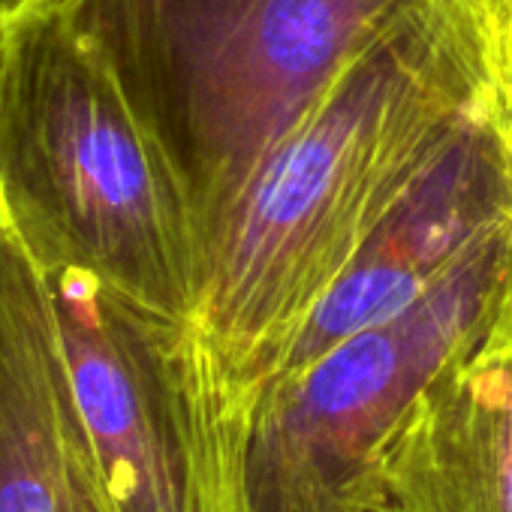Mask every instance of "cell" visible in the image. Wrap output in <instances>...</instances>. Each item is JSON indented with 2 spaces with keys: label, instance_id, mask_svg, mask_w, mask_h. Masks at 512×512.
<instances>
[{
  "label": "cell",
  "instance_id": "cell-1",
  "mask_svg": "<svg viewBox=\"0 0 512 512\" xmlns=\"http://www.w3.org/2000/svg\"><path fill=\"white\" fill-rule=\"evenodd\" d=\"M476 127L452 0L359 58L208 220L172 347L244 452L253 416L329 290Z\"/></svg>",
  "mask_w": 512,
  "mask_h": 512
},
{
  "label": "cell",
  "instance_id": "cell-2",
  "mask_svg": "<svg viewBox=\"0 0 512 512\" xmlns=\"http://www.w3.org/2000/svg\"><path fill=\"white\" fill-rule=\"evenodd\" d=\"M0 205L46 275L76 269L148 317H190L202 269L193 187L61 0L4 22Z\"/></svg>",
  "mask_w": 512,
  "mask_h": 512
},
{
  "label": "cell",
  "instance_id": "cell-3",
  "mask_svg": "<svg viewBox=\"0 0 512 512\" xmlns=\"http://www.w3.org/2000/svg\"><path fill=\"white\" fill-rule=\"evenodd\" d=\"M178 157L199 226L434 0H61Z\"/></svg>",
  "mask_w": 512,
  "mask_h": 512
},
{
  "label": "cell",
  "instance_id": "cell-4",
  "mask_svg": "<svg viewBox=\"0 0 512 512\" xmlns=\"http://www.w3.org/2000/svg\"><path fill=\"white\" fill-rule=\"evenodd\" d=\"M79 407L118 512H244V452L187 380L172 329L97 278L49 275Z\"/></svg>",
  "mask_w": 512,
  "mask_h": 512
},
{
  "label": "cell",
  "instance_id": "cell-5",
  "mask_svg": "<svg viewBox=\"0 0 512 512\" xmlns=\"http://www.w3.org/2000/svg\"><path fill=\"white\" fill-rule=\"evenodd\" d=\"M115 506L76 398L52 281L0 205V512Z\"/></svg>",
  "mask_w": 512,
  "mask_h": 512
},
{
  "label": "cell",
  "instance_id": "cell-6",
  "mask_svg": "<svg viewBox=\"0 0 512 512\" xmlns=\"http://www.w3.org/2000/svg\"><path fill=\"white\" fill-rule=\"evenodd\" d=\"M476 124L500 175L512 223V0H452Z\"/></svg>",
  "mask_w": 512,
  "mask_h": 512
},
{
  "label": "cell",
  "instance_id": "cell-7",
  "mask_svg": "<svg viewBox=\"0 0 512 512\" xmlns=\"http://www.w3.org/2000/svg\"><path fill=\"white\" fill-rule=\"evenodd\" d=\"M506 293L512 299V287H506ZM452 512H512V470L488 488H482L479 494L461 500Z\"/></svg>",
  "mask_w": 512,
  "mask_h": 512
},
{
  "label": "cell",
  "instance_id": "cell-8",
  "mask_svg": "<svg viewBox=\"0 0 512 512\" xmlns=\"http://www.w3.org/2000/svg\"><path fill=\"white\" fill-rule=\"evenodd\" d=\"M350 512H398L392 503H386L383 497H374V494H359L350 506Z\"/></svg>",
  "mask_w": 512,
  "mask_h": 512
},
{
  "label": "cell",
  "instance_id": "cell-9",
  "mask_svg": "<svg viewBox=\"0 0 512 512\" xmlns=\"http://www.w3.org/2000/svg\"><path fill=\"white\" fill-rule=\"evenodd\" d=\"M31 4V0H0V22H7L13 19L19 10H25Z\"/></svg>",
  "mask_w": 512,
  "mask_h": 512
},
{
  "label": "cell",
  "instance_id": "cell-10",
  "mask_svg": "<svg viewBox=\"0 0 512 512\" xmlns=\"http://www.w3.org/2000/svg\"><path fill=\"white\" fill-rule=\"evenodd\" d=\"M94 512H118V506H103V509H94Z\"/></svg>",
  "mask_w": 512,
  "mask_h": 512
},
{
  "label": "cell",
  "instance_id": "cell-11",
  "mask_svg": "<svg viewBox=\"0 0 512 512\" xmlns=\"http://www.w3.org/2000/svg\"><path fill=\"white\" fill-rule=\"evenodd\" d=\"M0 43H4V22H0Z\"/></svg>",
  "mask_w": 512,
  "mask_h": 512
}]
</instances>
